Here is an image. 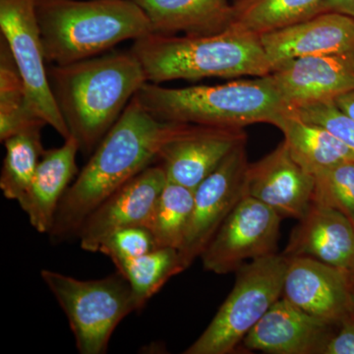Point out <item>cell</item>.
<instances>
[{
  "label": "cell",
  "instance_id": "5",
  "mask_svg": "<svg viewBox=\"0 0 354 354\" xmlns=\"http://www.w3.org/2000/svg\"><path fill=\"white\" fill-rule=\"evenodd\" d=\"M135 97L165 122L220 128L272 125L288 109L270 75L187 88H165L147 82Z\"/></svg>",
  "mask_w": 354,
  "mask_h": 354
},
{
  "label": "cell",
  "instance_id": "6",
  "mask_svg": "<svg viewBox=\"0 0 354 354\" xmlns=\"http://www.w3.org/2000/svg\"><path fill=\"white\" fill-rule=\"evenodd\" d=\"M41 277L64 310L79 353H106L121 321L139 311L131 288L120 272L82 281L44 269Z\"/></svg>",
  "mask_w": 354,
  "mask_h": 354
},
{
  "label": "cell",
  "instance_id": "27",
  "mask_svg": "<svg viewBox=\"0 0 354 354\" xmlns=\"http://www.w3.org/2000/svg\"><path fill=\"white\" fill-rule=\"evenodd\" d=\"M314 177L312 203L337 209L354 225V162L335 165Z\"/></svg>",
  "mask_w": 354,
  "mask_h": 354
},
{
  "label": "cell",
  "instance_id": "22",
  "mask_svg": "<svg viewBox=\"0 0 354 354\" xmlns=\"http://www.w3.org/2000/svg\"><path fill=\"white\" fill-rule=\"evenodd\" d=\"M324 0H235L230 27L260 35L321 13ZM228 27V28H230Z\"/></svg>",
  "mask_w": 354,
  "mask_h": 354
},
{
  "label": "cell",
  "instance_id": "29",
  "mask_svg": "<svg viewBox=\"0 0 354 354\" xmlns=\"http://www.w3.org/2000/svg\"><path fill=\"white\" fill-rule=\"evenodd\" d=\"M304 120L320 125L354 152V120L334 100L317 102L290 109Z\"/></svg>",
  "mask_w": 354,
  "mask_h": 354
},
{
  "label": "cell",
  "instance_id": "14",
  "mask_svg": "<svg viewBox=\"0 0 354 354\" xmlns=\"http://www.w3.org/2000/svg\"><path fill=\"white\" fill-rule=\"evenodd\" d=\"M269 75L288 109L335 100L354 88V53L293 58Z\"/></svg>",
  "mask_w": 354,
  "mask_h": 354
},
{
  "label": "cell",
  "instance_id": "21",
  "mask_svg": "<svg viewBox=\"0 0 354 354\" xmlns=\"http://www.w3.org/2000/svg\"><path fill=\"white\" fill-rule=\"evenodd\" d=\"M272 125L283 132L293 160L312 176L354 162V152L348 147L325 128L302 120L290 109L279 114Z\"/></svg>",
  "mask_w": 354,
  "mask_h": 354
},
{
  "label": "cell",
  "instance_id": "7",
  "mask_svg": "<svg viewBox=\"0 0 354 354\" xmlns=\"http://www.w3.org/2000/svg\"><path fill=\"white\" fill-rule=\"evenodd\" d=\"M288 258L271 255L237 270L234 288L202 335L184 354L232 353L272 305L283 297Z\"/></svg>",
  "mask_w": 354,
  "mask_h": 354
},
{
  "label": "cell",
  "instance_id": "4",
  "mask_svg": "<svg viewBox=\"0 0 354 354\" xmlns=\"http://www.w3.org/2000/svg\"><path fill=\"white\" fill-rule=\"evenodd\" d=\"M37 11L50 65L97 57L152 32L145 12L133 0H39Z\"/></svg>",
  "mask_w": 354,
  "mask_h": 354
},
{
  "label": "cell",
  "instance_id": "31",
  "mask_svg": "<svg viewBox=\"0 0 354 354\" xmlns=\"http://www.w3.org/2000/svg\"><path fill=\"white\" fill-rule=\"evenodd\" d=\"M339 12L354 19V0H324L321 13Z\"/></svg>",
  "mask_w": 354,
  "mask_h": 354
},
{
  "label": "cell",
  "instance_id": "28",
  "mask_svg": "<svg viewBox=\"0 0 354 354\" xmlns=\"http://www.w3.org/2000/svg\"><path fill=\"white\" fill-rule=\"evenodd\" d=\"M160 248L152 232L143 225L120 228L106 237L100 246L99 252L111 258L113 262L134 259Z\"/></svg>",
  "mask_w": 354,
  "mask_h": 354
},
{
  "label": "cell",
  "instance_id": "32",
  "mask_svg": "<svg viewBox=\"0 0 354 354\" xmlns=\"http://www.w3.org/2000/svg\"><path fill=\"white\" fill-rule=\"evenodd\" d=\"M334 101L335 104L344 113H346L354 120V88L348 93H344V94L335 97Z\"/></svg>",
  "mask_w": 354,
  "mask_h": 354
},
{
  "label": "cell",
  "instance_id": "34",
  "mask_svg": "<svg viewBox=\"0 0 354 354\" xmlns=\"http://www.w3.org/2000/svg\"><path fill=\"white\" fill-rule=\"evenodd\" d=\"M353 315L354 316V310H353Z\"/></svg>",
  "mask_w": 354,
  "mask_h": 354
},
{
  "label": "cell",
  "instance_id": "3",
  "mask_svg": "<svg viewBox=\"0 0 354 354\" xmlns=\"http://www.w3.org/2000/svg\"><path fill=\"white\" fill-rule=\"evenodd\" d=\"M130 51L145 71L148 82L197 81L269 75L272 66L252 32L227 28L197 36L150 34L134 41Z\"/></svg>",
  "mask_w": 354,
  "mask_h": 354
},
{
  "label": "cell",
  "instance_id": "17",
  "mask_svg": "<svg viewBox=\"0 0 354 354\" xmlns=\"http://www.w3.org/2000/svg\"><path fill=\"white\" fill-rule=\"evenodd\" d=\"M333 327L281 297L242 342L249 351L266 353L322 354Z\"/></svg>",
  "mask_w": 354,
  "mask_h": 354
},
{
  "label": "cell",
  "instance_id": "20",
  "mask_svg": "<svg viewBox=\"0 0 354 354\" xmlns=\"http://www.w3.org/2000/svg\"><path fill=\"white\" fill-rule=\"evenodd\" d=\"M150 21L153 34H216L232 22L230 0H133Z\"/></svg>",
  "mask_w": 354,
  "mask_h": 354
},
{
  "label": "cell",
  "instance_id": "2",
  "mask_svg": "<svg viewBox=\"0 0 354 354\" xmlns=\"http://www.w3.org/2000/svg\"><path fill=\"white\" fill-rule=\"evenodd\" d=\"M48 82L58 111L84 156L92 155L147 82L131 51L50 65Z\"/></svg>",
  "mask_w": 354,
  "mask_h": 354
},
{
  "label": "cell",
  "instance_id": "11",
  "mask_svg": "<svg viewBox=\"0 0 354 354\" xmlns=\"http://www.w3.org/2000/svg\"><path fill=\"white\" fill-rule=\"evenodd\" d=\"M288 258L283 297L330 325L353 316L354 286L348 272L313 258Z\"/></svg>",
  "mask_w": 354,
  "mask_h": 354
},
{
  "label": "cell",
  "instance_id": "19",
  "mask_svg": "<svg viewBox=\"0 0 354 354\" xmlns=\"http://www.w3.org/2000/svg\"><path fill=\"white\" fill-rule=\"evenodd\" d=\"M78 143L72 136L59 148L44 152L29 189L18 201L30 223L39 234H50L58 207L78 171Z\"/></svg>",
  "mask_w": 354,
  "mask_h": 354
},
{
  "label": "cell",
  "instance_id": "24",
  "mask_svg": "<svg viewBox=\"0 0 354 354\" xmlns=\"http://www.w3.org/2000/svg\"><path fill=\"white\" fill-rule=\"evenodd\" d=\"M43 128L26 130L3 142L6 153L0 176V189L6 199L18 202L29 189L46 152L41 143Z\"/></svg>",
  "mask_w": 354,
  "mask_h": 354
},
{
  "label": "cell",
  "instance_id": "15",
  "mask_svg": "<svg viewBox=\"0 0 354 354\" xmlns=\"http://www.w3.org/2000/svg\"><path fill=\"white\" fill-rule=\"evenodd\" d=\"M315 177L291 157L285 141L249 164L245 195L271 207L281 218L301 220L312 204Z\"/></svg>",
  "mask_w": 354,
  "mask_h": 354
},
{
  "label": "cell",
  "instance_id": "10",
  "mask_svg": "<svg viewBox=\"0 0 354 354\" xmlns=\"http://www.w3.org/2000/svg\"><path fill=\"white\" fill-rule=\"evenodd\" d=\"M246 142L236 147L194 190V206L183 245L178 249L184 271L201 257L225 218L245 195L249 162Z\"/></svg>",
  "mask_w": 354,
  "mask_h": 354
},
{
  "label": "cell",
  "instance_id": "9",
  "mask_svg": "<svg viewBox=\"0 0 354 354\" xmlns=\"http://www.w3.org/2000/svg\"><path fill=\"white\" fill-rule=\"evenodd\" d=\"M281 216L250 196H244L225 218L201 255L203 267L216 274L236 272L246 261L276 253Z\"/></svg>",
  "mask_w": 354,
  "mask_h": 354
},
{
  "label": "cell",
  "instance_id": "13",
  "mask_svg": "<svg viewBox=\"0 0 354 354\" xmlns=\"http://www.w3.org/2000/svg\"><path fill=\"white\" fill-rule=\"evenodd\" d=\"M167 181L162 165H151L121 186L84 221L78 234L81 248L99 252L102 242L115 230L145 227Z\"/></svg>",
  "mask_w": 354,
  "mask_h": 354
},
{
  "label": "cell",
  "instance_id": "30",
  "mask_svg": "<svg viewBox=\"0 0 354 354\" xmlns=\"http://www.w3.org/2000/svg\"><path fill=\"white\" fill-rule=\"evenodd\" d=\"M322 354H354V316L339 324V329L326 344Z\"/></svg>",
  "mask_w": 354,
  "mask_h": 354
},
{
  "label": "cell",
  "instance_id": "23",
  "mask_svg": "<svg viewBox=\"0 0 354 354\" xmlns=\"http://www.w3.org/2000/svg\"><path fill=\"white\" fill-rule=\"evenodd\" d=\"M46 123L34 113L28 101L27 88L12 53L0 39V140Z\"/></svg>",
  "mask_w": 354,
  "mask_h": 354
},
{
  "label": "cell",
  "instance_id": "8",
  "mask_svg": "<svg viewBox=\"0 0 354 354\" xmlns=\"http://www.w3.org/2000/svg\"><path fill=\"white\" fill-rule=\"evenodd\" d=\"M39 0H0L1 38L12 53L24 78L28 101L35 114L50 125L64 139L69 131L51 93L46 66Z\"/></svg>",
  "mask_w": 354,
  "mask_h": 354
},
{
  "label": "cell",
  "instance_id": "26",
  "mask_svg": "<svg viewBox=\"0 0 354 354\" xmlns=\"http://www.w3.org/2000/svg\"><path fill=\"white\" fill-rule=\"evenodd\" d=\"M194 206V190L167 181L145 227L158 247L178 250L183 245Z\"/></svg>",
  "mask_w": 354,
  "mask_h": 354
},
{
  "label": "cell",
  "instance_id": "33",
  "mask_svg": "<svg viewBox=\"0 0 354 354\" xmlns=\"http://www.w3.org/2000/svg\"><path fill=\"white\" fill-rule=\"evenodd\" d=\"M349 278H351V281H353L354 286V264L353 267H351V271L348 272Z\"/></svg>",
  "mask_w": 354,
  "mask_h": 354
},
{
  "label": "cell",
  "instance_id": "18",
  "mask_svg": "<svg viewBox=\"0 0 354 354\" xmlns=\"http://www.w3.org/2000/svg\"><path fill=\"white\" fill-rule=\"evenodd\" d=\"M283 255L313 258L348 274L354 264L353 221L337 209L312 203Z\"/></svg>",
  "mask_w": 354,
  "mask_h": 354
},
{
  "label": "cell",
  "instance_id": "12",
  "mask_svg": "<svg viewBox=\"0 0 354 354\" xmlns=\"http://www.w3.org/2000/svg\"><path fill=\"white\" fill-rule=\"evenodd\" d=\"M247 141L239 128L185 124L160 151L167 181L195 190L237 146Z\"/></svg>",
  "mask_w": 354,
  "mask_h": 354
},
{
  "label": "cell",
  "instance_id": "1",
  "mask_svg": "<svg viewBox=\"0 0 354 354\" xmlns=\"http://www.w3.org/2000/svg\"><path fill=\"white\" fill-rule=\"evenodd\" d=\"M184 125L158 120L133 97L65 192L48 234L50 241L62 243L78 239L87 216L121 186L158 160L165 144Z\"/></svg>",
  "mask_w": 354,
  "mask_h": 354
},
{
  "label": "cell",
  "instance_id": "25",
  "mask_svg": "<svg viewBox=\"0 0 354 354\" xmlns=\"http://www.w3.org/2000/svg\"><path fill=\"white\" fill-rule=\"evenodd\" d=\"M129 283L139 311L176 274L184 272L178 250L160 247L134 259L113 263Z\"/></svg>",
  "mask_w": 354,
  "mask_h": 354
},
{
  "label": "cell",
  "instance_id": "16",
  "mask_svg": "<svg viewBox=\"0 0 354 354\" xmlns=\"http://www.w3.org/2000/svg\"><path fill=\"white\" fill-rule=\"evenodd\" d=\"M259 37L272 69L293 58L354 53V19L329 11Z\"/></svg>",
  "mask_w": 354,
  "mask_h": 354
}]
</instances>
